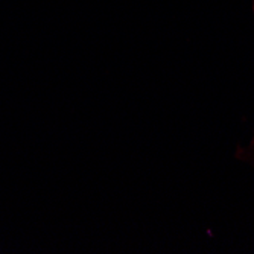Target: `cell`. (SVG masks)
I'll return each instance as SVG.
<instances>
[{"mask_svg":"<svg viewBox=\"0 0 254 254\" xmlns=\"http://www.w3.org/2000/svg\"><path fill=\"white\" fill-rule=\"evenodd\" d=\"M236 157L254 166V134H253V138H251L247 146H242V148L238 149Z\"/></svg>","mask_w":254,"mask_h":254,"instance_id":"cell-1","label":"cell"}]
</instances>
